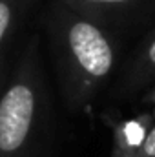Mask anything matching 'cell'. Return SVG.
<instances>
[{"instance_id": "5b68a950", "label": "cell", "mask_w": 155, "mask_h": 157, "mask_svg": "<svg viewBox=\"0 0 155 157\" xmlns=\"http://www.w3.org/2000/svg\"><path fill=\"white\" fill-rule=\"evenodd\" d=\"M24 0H0V60L11 31L18 22V15Z\"/></svg>"}, {"instance_id": "8992f818", "label": "cell", "mask_w": 155, "mask_h": 157, "mask_svg": "<svg viewBox=\"0 0 155 157\" xmlns=\"http://www.w3.org/2000/svg\"><path fill=\"white\" fill-rule=\"evenodd\" d=\"M155 75V37L141 51L137 62H135V78L139 82L150 80Z\"/></svg>"}, {"instance_id": "277c9868", "label": "cell", "mask_w": 155, "mask_h": 157, "mask_svg": "<svg viewBox=\"0 0 155 157\" xmlns=\"http://www.w3.org/2000/svg\"><path fill=\"white\" fill-rule=\"evenodd\" d=\"M139 0H62V4L84 18L122 15L131 9Z\"/></svg>"}, {"instance_id": "52a82bcc", "label": "cell", "mask_w": 155, "mask_h": 157, "mask_svg": "<svg viewBox=\"0 0 155 157\" xmlns=\"http://www.w3.org/2000/svg\"><path fill=\"white\" fill-rule=\"evenodd\" d=\"M146 99H148L150 102H153V104H155V88L150 91V93H148V97H146Z\"/></svg>"}, {"instance_id": "3957f363", "label": "cell", "mask_w": 155, "mask_h": 157, "mask_svg": "<svg viewBox=\"0 0 155 157\" xmlns=\"http://www.w3.org/2000/svg\"><path fill=\"white\" fill-rule=\"evenodd\" d=\"M108 126L113 135L112 157H141L146 135L153 126V117L150 113H141L133 119L108 121Z\"/></svg>"}, {"instance_id": "6da1fadb", "label": "cell", "mask_w": 155, "mask_h": 157, "mask_svg": "<svg viewBox=\"0 0 155 157\" xmlns=\"http://www.w3.org/2000/svg\"><path fill=\"white\" fill-rule=\"evenodd\" d=\"M49 39L68 106L86 108L115 66V44L91 18H84L64 4L53 7Z\"/></svg>"}, {"instance_id": "7a4b0ae2", "label": "cell", "mask_w": 155, "mask_h": 157, "mask_svg": "<svg viewBox=\"0 0 155 157\" xmlns=\"http://www.w3.org/2000/svg\"><path fill=\"white\" fill-rule=\"evenodd\" d=\"M46 108V86L35 39L0 97V157H33Z\"/></svg>"}]
</instances>
